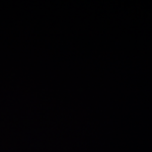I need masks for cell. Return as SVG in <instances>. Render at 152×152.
<instances>
[]
</instances>
